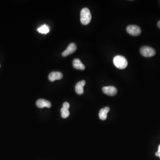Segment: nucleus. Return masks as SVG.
I'll use <instances>...</instances> for the list:
<instances>
[{
    "label": "nucleus",
    "instance_id": "obj_1",
    "mask_svg": "<svg viewBox=\"0 0 160 160\" xmlns=\"http://www.w3.org/2000/svg\"><path fill=\"white\" fill-rule=\"evenodd\" d=\"M113 63L115 66L119 69H124L128 65L127 59L122 56L117 55L113 58Z\"/></svg>",
    "mask_w": 160,
    "mask_h": 160
},
{
    "label": "nucleus",
    "instance_id": "obj_2",
    "mask_svg": "<svg viewBox=\"0 0 160 160\" xmlns=\"http://www.w3.org/2000/svg\"><path fill=\"white\" fill-rule=\"evenodd\" d=\"M92 18L90 10L87 8L82 9L81 12V21L84 25H88L90 23Z\"/></svg>",
    "mask_w": 160,
    "mask_h": 160
},
{
    "label": "nucleus",
    "instance_id": "obj_3",
    "mask_svg": "<svg viewBox=\"0 0 160 160\" xmlns=\"http://www.w3.org/2000/svg\"><path fill=\"white\" fill-rule=\"evenodd\" d=\"M140 54L145 57H152L156 54V51L153 48L149 46H144L140 50Z\"/></svg>",
    "mask_w": 160,
    "mask_h": 160
},
{
    "label": "nucleus",
    "instance_id": "obj_4",
    "mask_svg": "<svg viewBox=\"0 0 160 160\" xmlns=\"http://www.w3.org/2000/svg\"><path fill=\"white\" fill-rule=\"evenodd\" d=\"M127 32L133 36H138L141 32L140 27L136 25H130L126 28Z\"/></svg>",
    "mask_w": 160,
    "mask_h": 160
},
{
    "label": "nucleus",
    "instance_id": "obj_5",
    "mask_svg": "<svg viewBox=\"0 0 160 160\" xmlns=\"http://www.w3.org/2000/svg\"><path fill=\"white\" fill-rule=\"evenodd\" d=\"M77 50V46L74 43H72L69 45L67 49L62 53L63 57H67L71 54H73Z\"/></svg>",
    "mask_w": 160,
    "mask_h": 160
},
{
    "label": "nucleus",
    "instance_id": "obj_6",
    "mask_svg": "<svg viewBox=\"0 0 160 160\" xmlns=\"http://www.w3.org/2000/svg\"><path fill=\"white\" fill-rule=\"evenodd\" d=\"M102 91L104 94L110 96H113L117 94L118 90L114 86H106L102 88Z\"/></svg>",
    "mask_w": 160,
    "mask_h": 160
},
{
    "label": "nucleus",
    "instance_id": "obj_7",
    "mask_svg": "<svg viewBox=\"0 0 160 160\" xmlns=\"http://www.w3.org/2000/svg\"><path fill=\"white\" fill-rule=\"evenodd\" d=\"M63 78V74L60 72H52L49 75V79L53 82L56 80L61 79Z\"/></svg>",
    "mask_w": 160,
    "mask_h": 160
},
{
    "label": "nucleus",
    "instance_id": "obj_8",
    "mask_svg": "<svg viewBox=\"0 0 160 160\" xmlns=\"http://www.w3.org/2000/svg\"><path fill=\"white\" fill-rule=\"evenodd\" d=\"M36 105L40 108H43L44 107L50 108L51 107V103L50 101L43 99H39L37 100Z\"/></svg>",
    "mask_w": 160,
    "mask_h": 160
},
{
    "label": "nucleus",
    "instance_id": "obj_9",
    "mask_svg": "<svg viewBox=\"0 0 160 160\" xmlns=\"http://www.w3.org/2000/svg\"><path fill=\"white\" fill-rule=\"evenodd\" d=\"M85 82L84 80L80 81L77 83L75 86V91L79 95L82 94L84 93V86L85 85Z\"/></svg>",
    "mask_w": 160,
    "mask_h": 160
},
{
    "label": "nucleus",
    "instance_id": "obj_10",
    "mask_svg": "<svg viewBox=\"0 0 160 160\" xmlns=\"http://www.w3.org/2000/svg\"><path fill=\"white\" fill-rule=\"evenodd\" d=\"M73 67L77 69L83 70L85 69V66L82 63L79 59L76 58L74 59L72 61Z\"/></svg>",
    "mask_w": 160,
    "mask_h": 160
},
{
    "label": "nucleus",
    "instance_id": "obj_11",
    "mask_svg": "<svg viewBox=\"0 0 160 160\" xmlns=\"http://www.w3.org/2000/svg\"><path fill=\"white\" fill-rule=\"evenodd\" d=\"M110 110V109L108 107H106L104 108L100 109L99 113V118L101 120H105L107 118V113Z\"/></svg>",
    "mask_w": 160,
    "mask_h": 160
},
{
    "label": "nucleus",
    "instance_id": "obj_12",
    "mask_svg": "<svg viewBox=\"0 0 160 160\" xmlns=\"http://www.w3.org/2000/svg\"><path fill=\"white\" fill-rule=\"evenodd\" d=\"M38 31L40 33L46 34L50 32V28H49L48 26H47L45 24H44L43 26H42L41 27L39 28L38 29Z\"/></svg>",
    "mask_w": 160,
    "mask_h": 160
},
{
    "label": "nucleus",
    "instance_id": "obj_13",
    "mask_svg": "<svg viewBox=\"0 0 160 160\" xmlns=\"http://www.w3.org/2000/svg\"><path fill=\"white\" fill-rule=\"evenodd\" d=\"M60 112H61V117L63 118H68L70 114L69 109L66 108L62 107L60 109Z\"/></svg>",
    "mask_w": 160,
    "mask_h": 160
},
{
    "label": "nucleus",
    "instance_id": "obj_14",
    "mask_svg": "<svg viewBox=\"0 0 160 160\" xmlns=\"http://www.w3.org/2000/svg\"><path fill=\"white\" fill-rule=\"evenodd\" d=\"M160 154V152H156V153H155V155H156V156H157V157H159V156Z\"/></svg>",
    "mask_w": 160,
    "mask_h": 160
},
{
    "label": "nucleus",
    "instance_id": "obj_15",
    "mask_svg": "<svg viewBox=\"0 0 160 160\" xmlns=\"http://www.w3.org/2000/svg\"><path fill=\"white\" fill-rule=\"evenodd\" d=\"M158 27L159 28H160V20L158 22Z\"/></svg>",
    "mask_w": 160,
    "mask_h": 160
},
{
    "label": "nucleus",
    "instance_id": "obj_16",
    "mask_svg": "<svg viewBox=\"0 0 160 160\" xmlns=\"http://www.w3.org/2000/svg\"><path fill=\"white\" fill-rule=\"evenodd\" d=\"M158 152H160V146H159L158 151Z\"/></svg>",
    "mask_w": 160,
    "mask_h": 160
},
{
    "label": "nucleus",
    "instance_id": "obj_17",
    "mask_svg": "<svg viewBox=\"0 0 160 160\" xmlns=\"http://www.w3.org/2000/svg\"><path fill=\"white\" fill-rule=\"evenodd\" d=\"M159 157L160 158V155H159Z\"/></svg>",
    "mask_w": 160,
    "mask_h": 160
},
{
    "label": "nucleus",
    "instance_id": "obj_18",
    "mask_svg": "<svg viewBox=\"0 0 160 160\" xmlns=\"http://www.w3.org/2000/svg\"><path fill=\"white\" fill-rule=\"evenodd\" d=\"M0 67H1V65H0Z\"/></svg>",
    "mask_w": 160,
    "mask_h": 160
}]
</instances>
